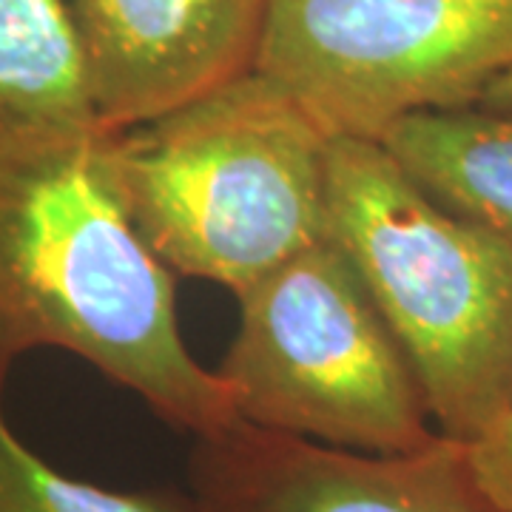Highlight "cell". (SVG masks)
<instances>
[{
  "label": "cell",
  "instance_id": "1",
  "mask_svg": "<svg viewBox=\"0 0 512 512\" xmlns=\"http://www.w3.org/2000/svg\"><path fill=\"white\" fill-rule=\"evenodd\" d=\"M63 350L194 439L237 424L185 345L174 274L128 214L109 128L0 140V359Z\"/></svg>",
  "mask_w": 512,
  "mask_h": 512
},
{
  "label": "cell",
  "instance_id": "2",
  "mask_svg": "<svg viewBox=\"0 0 512 512\" xmlns=\"http://www.w3.org/2000/svg\"><path fill=\"white\" fill-rule=\"evenodd\" d=\"M333 134L268 74L109 131L120 197L171 274L242 291L328 237Z\"/></svg>",
  "mask_w": 512,
  "mask_h": 512
},
{
  "label": "cell",
  "instance_id": "3",
  "mask_svg": "<svg viewBox=\"0 0 512 512\" xmlns=\"http://www.w3.org/2000/svg\"><path fill=\"white\" fill-rule=\"evenodd\" d=\"M328 234L396 336L433 427L473 444L512 410V248L444 208L379 140L333 137Z\"/></svg>",
  "mask_w": 512,
  "mask_h": 512
},
{
  "label": "cell",
  "instance_id": "4",
  "mask_svg": "<svg viewBox=\"0 0 512 512\" xmlns=\"http://www.w3.org/2000/svg\"><path fill=\"white\" fill-rule=\"evenodd\" d=\"M220 365L239 421L356 453L439 436L413 367L339 242L322 237L234 293Z\"/></svg>",
  "mask_w": 512,
  "mask_h": 512
},
{
  "label": "cell",
  "instance_id": "5",
  "mask_svg": "<svg viewBox=\"0 0 512 512\" xmlns=\"http://www.w3.org/2000/svg\"><path fill=\"white\" fill-rule=\"evenodd\" d=\"M333 137L476 106L512 69V0H271L254 57Z\"/></svg>",
  "mask_w": 512,
  "mask_h": 512
},
{
  "label": "cell",
  "instance_id": "6",
  "mask_svg": "<svg viewBox=\"0 0 512 512\" xmlns=\"http://www.w3.org/2000/svg\"><path fill=\"white\" fill-rule=\"evenodd\" d=\"M200 512H501L467 444L436 436L410 453H356L237 421L194 439Z\"/></svg>",
  "mask_w": 512,
  "mask_h": 512
},
{
  "label": "cell",
  "instance_id": "7",
  "mask_svg": "<svg viewBox=\"0 0 512 512\" xmlns=\"http://www.w3.org/2000/svg\"><path fill=\"white\" fill-rule=\"evenodd\" d=\"M271 0H72L94 111L140 126L254 69Z\"/></svg>",
  "mask_w": 512,
  "mask_h": 512
},
{
  "label": "cell",
  "instance_id": "8",
  "mask_svg": "<svg viewBox=\"0 0 512 512\" xmlns=\"http://www.w3.org/2000/svg\"><path fill=\"white\" fill-rule=\"evenodd\" d=\"M100 126L72 0H0V140Z\"/></svg>",
  "mask_w": 512,
  "mask_h": 512
},
{
  "label": "cell",
  "instance_id": "9",
  "mask_svg": "<svg viewBox=\"0 0 512 512\" xmlns=\"http://www.w3.org/2000/svg\"><path fill=\"white\" fill-rule=\"evenodd\" d=\"M379 143L433 200L512 248V114L421 111L393 123Z\"/></svg>",
  "mask_w": 512,
  "mask_h": 512
},
{
  "label": "cell",
  "instance_id": "10",
  "mask_svg": "<svg viewBox=\"0 0 512 512\" xmlns=\"http://www.w3.org/2000/svg\"><path fill=\"white\" fill-rule=\"evenodd\" d=\"M12 362L0 359V512H200L174 490H109L66 476L20 439L6 416Z\"/></svg>",
  "mask_w": 512,
  "mask_h": 512
},
{
  "label": "cell",
  "instance_id": "11",
  "mask_svg": "<svg viewBox=\"0 0 512 512\" xmlns=\"http://www.w3.org/2000/svg\"><path fill=\"white\" fill-rule=\"evenodd\" d=\"M478 484L501 512H512V410L467 444Z\"/></svg>",
  "mask_w": 512,
  "mask_h": 512
},
{
  "label": "cell",
  "instance_id": "12",
  "mask_svg": "<svg viewBox=\"0 0 512 512\" xmlns=\"http://www.w3.org/2000/svg\"><path fill=\"white\" fill-rule=\"evenodd\" d=\"M476 106L490 111H501V114H512V69L504 72L501 77H495L493 83L484 89L481 100Z\"/></svg>",
  "mask_w": 512,
  "mask_h": 512
}]
</instances>
